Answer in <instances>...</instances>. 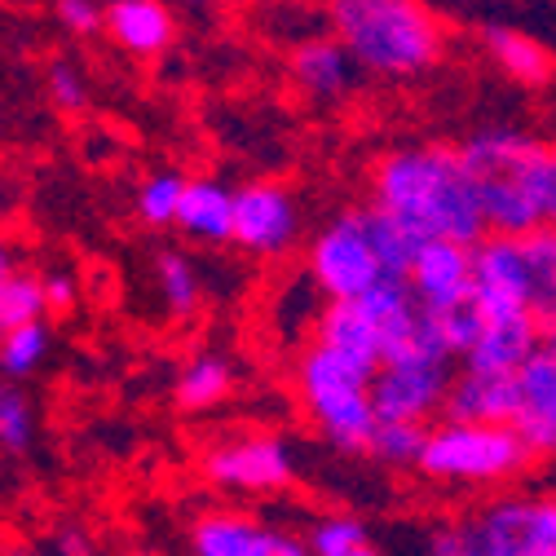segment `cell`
Masks as SVG:
<instances>
[{"label":"cell","instance_id":"ba28073f","mask_svg":"<svg viewBox=\"0 0 556 556\" xmlns=\"http://www.w3.org/2000/svg\"><path fill=\"white\" fill-rule=\"evenodd\" d=\"M477 556H556V495H500L468 517Z\"/></svg>","mask_w":556,"mask_h":556},{"label":"cell","instance_id":"8fae6325","mask_svg":"<svg viewBox=\"0 0 556 556\" xmlns=\"http://www.w3.org/2000/svg\"><path fill=\"white\" fill-rule=\"evenodd\" d=\"M451 363L425 358V354H397L384 358L371 376V402L380 420H406V425H429L446 406L451 389Z\"/></svg>","mask_w":556,"mask_h":556},{"label":"cell","instance_id":"5b68a950","mask_svg":"<svg viewBox=\"0 0 556 556\" xmlns=\"http://www.w3.org/2000/svg\"><path fill=\"white\" fill-rule=\"evenodd\" d=\"M530 446L517 438L513 425H459L442 420L429 429L420 468L429 481L446 485H500L530 468Z\"/></svg>","mask_w":556,"mask_h":556},{"label":"cell","instance_id":"d6a6232c","mask_svg":"<svg viewBox=\"0 0 556 556\" xmlns=\"http://www.w3.org/2000/svg\"><path fill=\"white\" fill-rule=\"evenodd\" d=\"M438 318V331H442V344L455 363H464V354L472 350L477 340V305H459V309H446V314H433Z\"/></svg>","mask_w":556,"mask_h":556},{"label":"cell","instance_id":"e0dca14e","mask_svg":"<svg viewBox=\"0 0 556 556\" xmlns=\"http://www.w3.org/2000/svg\"><path fill=\"white\" fill-rule=\"evenodd\" d=\"M106 36L128 58H164L177 40V14L168 0H111Z\"/></svg>","mask_w":556,"mask_h":556},{"label":"cell","instance_id":"484cf974","mask_svg":"<svg viewBox=\"0 0 556 556\" xmlns=\"http://www.w3.org/2000/svg\"><path fill=\"white\" fill-rule=\"evenodd\" d=\"M36 446V402L10 376H0V455L27 459Z\"/></svg>","mask_w":556,"mask_h":556},{"label":"cell","instance_id":"7bdbcfd3","mask_svg":"<svg viewBox=\"0 0 556 556\" xmlns=\"http://www.w3.org/2000/svg\"><path fill=\"white\" fill-rule=\"evenodd\" d=\"M354 556H384V552H380V547H376V543H363V547H358V552H354Z\"/></svg>","mask_w":556,"mask_h":556},{"label":"cell","instance_id":"cb8c5ba5","mask_svg":"<svg viewBox=\"0 0 556 556\" xmlns=\"http://www.w3.org/2000/svg\"><path fill=\"white\" fill-rule=\"evenodd\" d=\"M521 239V256H526V288H530V309L552 323L556 318V222H543Z\"/></svg>","mask_w":556,"mask_h":556},{"label":"cell","instance_id":"74e56055","mask_svg":"<svg viewBox=\"0 0 556 556\" xmlns=\"http://www.w3.org/2000/svg\"><path fill=\"white\" fill-rule=\"evenodd\" d=\"M547 222H556V142L547 147Z\"/></svg>","mask_w":556,"mask_h":556},{"label":"cell","instance_id":"8992f818","mask_svg":"<svg viewBox=\"0 0 556 556\" xmlns=\"http://www.w3.org/2000/svg\"><path fill=\"white\" fill-rule=\"evenodd\" d=\"M305 274L327 301H358L380 283L384 269L367 239L363 207H344V213H336L327 226L314 230L305 248Z\"/></svg>","mask_w":556,"mask_h":556},{"label":"cell","instance_id":"ab89813d","mask_svg":"<svg viewBox=\"0 0 556 556\" xmlns=\"http://www.w3.org/2000/svg\"><path fill=\"white\" fill-rule=\"evenodd\" d=\"M0 556H45V552L31 543H0Z\"/></svg>","mask_w":556,"mask_h":556},{"label":"cell","instance_id":"1f68e13d","mask_svg":"<svg viewBox=\"0 0 556 556\" xmlns=\"http://www.w3.org/2000/svg\"><path fill=\"white\" fill-rule=\"evenodd\" d=\"M45 93H49V102L62 111V115H80V111H89V98H93V89H89V76L76 66V58H49V66H45Z\"/></svg>","mask_w":556,"mask_h":556},{"label":"cell","instance_id":"4316f807","mask_svg":"<svg viewBox=\"0 0 556 556\" xmlns=\"http://www.w3.org/2000/svg\"><path fill=\"white\" fill-rule=\"evenodd\" d=\"M53 354V331L49 323H27L10 336H0V376L10 380H31Z\"/></svg>","mask_w":556,"mask_h":556},{"label":"cell","instance_id":"603a6c76","mask_svg":"<svg viewBox=\"0 0 556 556\" xmlns=\"http://www.w3.org/2000/svg\"><path fill=\"white\" fill-rule=\"evenodd\" d=\"M151 278H155V296H160L168 318H194L199 314L203 274L181 248H160L155 261H151Z\"/></svg>","mask_w":556,"mask_h":556},{"label":"cell","instance_id":"836d02e7","mask_svg":"<svg viewBox=\"0 0 556 556\" xmlns=\"http://www.w3.org/2000/svg\"><path fill=\"white\" fill-rule=\"evenodd\" d=\"M45 556H102L98 534L80 521H58L45 539Z\"/></svg>","mask_w":556,"mask_h":556},{"label":"cell","instance_id":"ffe728a7","mask_svg":"<svg viewBox=\"0 0 556 556\" xmlns=\"http://www.w3.org/2000/svg\"><path fill=\"white\" fill-rule=\"evenodd\" d=\"M481 49H485V58L495 62V72L508 76V80L521 85V89H543V85H552V76H556L552 53H547L534 36H526V31H517V27H504V23L481 27Z\"/></svg>","mask_w":556,"mask_h":556},{"label":"cell","instance_id":"d6986e66","mask_svg":"<svg viewBox=\"0 0 556 556\" xmlns=\"http://www.w3.org/2000/svg\"><path fill=\"white\" fill-rule=\"evenodd\" d=\"M314 340L327 344V350H336V354H344L350 363L367 367L371 376L384 363V336L358 301H327L318 323H314Z\"/></svg>","mask_w":556,"mask_h":556},{"label":"cell","instance_id":"5bb4252c","mask_svg":"<svg viewBox=\"0 0 556 556\" xmlns=\"http://www.w3.org/2000/svg\"><path fill=\"white\" fill-rule=\"evenodd\" d=\"M288 76L296 85L301 98L318 102V106H336L358 89V62L344 53V45L327 31V36H305L292 45L288 53Z\"/></svg>","mask_w":556,"mask_h":556},{"label":"cell","instance_id":"2e32d148","mask_svg":"<svg viewBox=\"0 0 556 556\" xmlns=\"http://www.w3.org/2000/svg\"><path fill=\"white\" fill-rule=\"evenodd\" d=\"M513 410H517V376L459 367L451 376V389H446L442 420H459V425H513Z\"/></svg>","mask_w":556,"mask_h":556},{"label":"cell","instance_id":"ac0fdd59","mask_svg":"<svg viewBox=\"0 0 556 556\" xmlns=\"http://www.w3.org/2000/svg\"><path fill=\"white\" fill-rule=\"evenodd\" d=\"M177 230L203 248H226L235 239V186L217 177H186Z\"/></svg>","mask_w":556,"mask_h":556},{"label":"cell","instance_id":"8d00e7d4","mask_svg":"<svg viewBox=\"0 0 556 556\" xmlns=\"http://www.w3.org/2000/svg\"><path fill=\"white\" fill-rule=\"evenodd\" d=\"M45 278V301H49V314H66L76 305V278L72 274H62V269H53V274H40Z\"/></svg>","mask_w":556,"mask_h":556},{"label":"cell","instance_id":"7402d4cb","mask_svg":"<svg viewBox=\"0 0 556 556\" xmlns=\"http://www.w3.org/2000/svg\"><path fill=\"white\" fill-rule=\"evenodd\" d=\"M358 305L371 314V323H376L380 336H384V358H393L402 344L410 340L415 318H420V305H415L410 283H406V278H389V274H384L371 292L358 296Z\"/></svg>","mask_w":556,"mask_h":556},{"label":"cell","instance_id":"277c9868","mask_svg":"<svg viewBox=\"0 0 556 556\" xmlns=\"http://www.w3.org/2000/svg\"><path fill=\"white\" fill-rule=\"evenodd\" d=\"M296 393L314 420L318 438L340 455H367L376 433V402H371V371L350 363L327 344H305L296 358Z\"/></svg>","mask_w":556,"mask_h":556},{"label":"cell","instance_id":"7a4b0ae2","mask_svg":"<svg viewBox=\"0 0 556 556\" xmlns=\"http://www.w3.org/2000/svg\"><path fill=\"white\" fill-rule=\"evenodd\" d=\"M327 27L376 80H420L446 53L442 18L425 0H327Z\"/></svg>","mask_w":556,"mask_h":556},{"label":"cell","instance_id":"6da1fadb","mask_svg":"<svg viewBox=\"0 0 556 556\" xmlns=\"http://www.w3.org/2000/svg\"><path fill=\"white\" fill-rule=\"evenodd\" d=\"M371 203L406 222L425 243L455 239L472 248L477 239H485V217L459 164V151L442 142L384 151L371 164Z\"/></svg>","mask_w":556,"mask_h":556},{"label":"cell","instance_id":"9a60e30c","mask_svg":"<svg viewBox=\"0 0 556 556\" xmlns=\"http://www.w3.org/2000/svg\"><path fill=\"white\" fill-rule=\"evenodd\" d=\"M513 429L534 459H556V358L539 350L517 371V410Z\"/></svg>","mask_w":556,"mask_h":556},{"label":"cell","instance_id":"b9f144b4","mask_svg":"<svg viewBox=\"0 0 556 556\" xmlns=\"http://www.w3.org/2000/svg\"><path fill=\"white\" fill-rule=\"evenodd\" d=\"M181 5H190V10H213V5H222V0H181Z\"/></svg>","mask_w":556,"mask_h":556},{"label":"cell","instance_id":"d4e9b609","mask_svg":"<svg viewBox=\"0 0 556 556\" xmlns=\"http://www.w3.org/2000/svg\"><path fill=\"white\" fill-rule=\"evenodd\" d=\"M363 222H367V239H371V248H376L380 269H384L389 278H406V274H410V261H415V252H420L425 239L415 235L406 222H397L393 213L376 207V203L363 207Z\"/></svg>","mask_w":556,"mask_h":556},{"label":"cell","instance_id":"ee69618b","mask_svg":"<svg viewBox=\"0 0 556 556\" xmlns=\"http://www.w3.org/2000/svg\"><path fill=\"white\" fill-rule=\"evenodd\" d=\"M128 556H155V552H128Z\"/></svg>","mask_w":556,"mask_h":556},{"label":"cell","instance_id":"f35d334b","mask_svg":"<svg viewBox=\"0 0 556 556\" xmlns=\"http://www.w3.org/2000/svg\"><path fill=\"white\" fill-rule=\"evenodd\" d=\"M10 274H18V256H14V248H10V239L0 235V283H5Z\"/></svg>","mask_w":556,"mask_h":556},{"label":"cell","instance_id":"d590c367","mask_svg":"<svg viewBox=\"0 0 556 556\" xmlns=\"http://www.w3.org/2000/svg\"><path fill=\"white\" fill-rule=\"evenodd\" d=\"M425 556H477L472 552V534H468V521H455V526H438L425 543Z\"/></svg>","mask_w":556,"mask_h":556},{"label":"cell","instance_id":"52a82bcc","mask_svg":"<svg viewBox=\"0 0 556 556\" xmlns=\"http://www.w3.org/2000/svg\"><path fill=\"white\" fill-rule=\"evenodd\" d=\"M203 477L235 495H278L296 481V451L283 433H235L203 451Z\"/></svg>","mask_w":556,"mask_h":556},{"label":"cell","instance_id":"9c48e42d","mask_svg":"<svg viewBox=\"0 0 556 556\" xmlns=\"http://www.w3.org/2000/svg\"><path fill=\"white\" fill-rule=\"evenodd\" d=\"M477 305V340L464 354L468 371H500V376H517L526 358H534L543 350V318L508 296H491V292H472Z\"/></svg>","mask_w":556,"mask_h":556},{"label":"cell","instance_id":"f1b7e54d","mask_svg":"<svg viewBox=\"0 0 556 556\" xmlns=\"http://www.w3.org/2000/svg\"><path fill=\"white\" fill-rule=\"evenodd\" d=\"M429 425H406V420H376V433L367 442V459L384 468H415L425 451Z\"/></svg>","mask_w":556,"mask_h":556},{"label":"cell","instance_id":"83f0119b","mask_svg":"<svg viewBox=\"0 0 556 556\" xmlns=\"http://www.w3.org/2000/svg\"><path fill=\"white\" fill-rule=\"evenodd\" d=\"M49 301H45V278L31 269H18L0 283V336H10L27 323H45Z\"/></svg>","mask_w":556,"mask_h":556},{"label":"cell","instance_id":"4fadbf2b","mask_svg":"<svg viewBox=\"0 0 556 556\" xmlns=\"http://www.w3.org/2000/svg\"><path fill=\"white\" fill-rule=\"evenodd\" d=\"M406 283L415 292V305L429 314H446L472 301L477 278H472V248L455 243V239H429L420 243L410 261Z\"/></svg>","mask_w":556,"mask_h":556},{"label":"cell","instance_id":"60d3db41","mask_svg":"<svg viewBox=\"0 0 556 556\" xmlns=\"http://www.w3.org/2000/svg\"><path fill=\"white\" fill-rule=\"evenodd\" d=\"M543 350H547V354L556 358V318H552V323L543 327Z\"/></svg>","mask_w":556,"mask_h":556},{"label":"cell","instance_id":"44dd1931","mask_svg":"<svg viewBox=\"0 0 556 556\" xmlns=\"http://www.w3.org/2000/svg\"><path fill=\"white\" fill-rule=\"evenodd\" d=\"M235 363L226 354H194L190 363H181L177 380H173V402L190 415L217 410L230 393H235Z\"/></svg>","mask_w":556,"mask_h":556},{"label":"cell","instance_id":"f546056e","mask_svg":"<svg viewBox=\"0 0 556 556\" xmlns=\"http://www.w3.org/2000/svg\"><path fill=\"white\" fill-rule=\"evenodd\" d=\"M181 190H186V177L177 173H155L137 186V199H132V213L147 230H168L177 226V203H181Z\"/></svg>","mask_w":556,"mask_h":556},{"label":"cell","instance_id":"30bf717a","mask_svg":"<svg viewBox=\"0 0 556 556\" xmlns=\"http://www.w3.org/2000/svg\"><path fill=\"white\" fill-rule=\"evenodd\" d=\"M301 239V203L283 181H248L235 190V248L256 261L288 256Z\"/></svg>","mask_w":556,"mask_h":556},{"label":"cell","instance_id":"4dcf8cb0","mask_svg":"<svg viewBox=\"0 0 556 556\" xmlns=\"http://www.w3.org/2000/svg\"><path fill=\"white\" fill-rule=\"evenodd\" d=\"M305 543H309L314 556H354L371 539H367V526L354 513H327V517H318L309 526Z\"/></svg>","mask_w":556,"mask_h":556},{"label":"cell","instance_id":"3957f363","mask_svg":"<svg viewBox=\"0 0 556 556\" xmlns=\"http://www.w3.org/2000/svg\"><path fill=\"white\" fill-rule=\"evenodd\" d=\"M477 190L485 235H526L547 222V147L517 124H485L455 147Z\"/></svg>","mask_w":556,"mask_h":556},{"label":"cell","instance_id":"7c38bea8","mask_svg":"<svg viewBox=\"0 0 556 556\" xmlns=\"http://www.w3.org/2000/svg\"><path fill=\"white\" fill-rule=\"evenodd\" d=\"M190 556H314L292 530L265 526L243 508H203L186 526Z\"/></svg>","mask_w":556,"mask_h":556},{"label":"cell","instance_id":"e575fe53","mask_svg":"<svg viewBox=\"0 0 556 556\" xmlns=\"http://www.w3.org/2000/svg\"><path fill=\"white\" fill-rule=\"evenodd\" d=\"M53 14L72 36H102L106 31V5H98V0H58Z\"/></svg>","mask_w":556,"mask_h":556}]
</instances>
